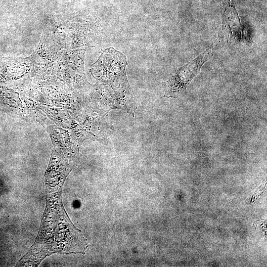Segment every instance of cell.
Here are the masks:
<instances>
[{
  "label": "cell",
  "instance_id": "cell-1",
  "mask_svg": "<svg viewBox=\"0 0 267 267\" xmlns=\"http://www.w3.org/2000/svg\"><path fill=\"white\" fill-rule=\"evenodd\" d=\"M212 48H209L186 65L178 68L169 79L163 83L164 97L176 98L186 89L196 76L203 64L211 56Z\"/></svg>",
  "mask_w": 267,
  "mask_h": 267
},
{
  "label": "cell",
  "instance_id": "cell-2",
  "mask_svg": "<svg viewBox=\"0 0 267 267\" xmlns=\"http://www.w3.org/2000/svg\"><path fill=\"white\" fill-rule=\"evenodd\" d=\"M97 62L102 66L107 80L108 77L118 76L124 72L127 64L125 56L112 47L105 49Z\"/></svg>",
  "mask_w": 267,
  "mask_h": 267
},
{
  "label": "cell",
  "instance_id": "cell-3",
  "mask_svg": "<svg viewBox=\"0 0 267 267\" xmlns=\"http://www.w3.org/2000/svg\"><path fill=\"white\" fill-rule=\"evenodd\" d=\"M266 187V182H264L262 185L259 186L258 188V189L254 192V194L249 198V201L250 203L253 202L254 200H256L257 197L259 196L264 190L265 188Z\"/></svg>",
  "mask_w": 267,
  "mask_h": 267
}]
</instances>
